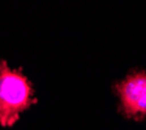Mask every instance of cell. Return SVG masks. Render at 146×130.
Returning a JSON list of instances; mask_svg holds the SVG:
<instances>
[{
	"instance_id": "1",
	"label": "cell",
	"mask_w": 146,
	"mask_h": 130,
	"mask_svg": "<svg viewBox=\"0 0 146 130\" xmlns=\"http://www.w3.org/2000/svg\"><path fill=\"white\" fill-rule=\"evenodd\" d=\"M35 103L33 86L20 70L0 60V125L12 126L20 115Z\"/></svg>"
},
{
	"instance_id": "2",
	"label": "cell",
	"mask_w": 146,
	"mask_h": 130,
	"mask_svg": "<svg viewBox=\"0 0 146 130\" xmlns=\"http://www.w3.org/2000/svg\"><path fill=\"white\" fill-rule=\"evenodd\" d=\"M124 112L131 117L146 116V73H132L116 85Z\"/></svg>"
}]
</instances>
